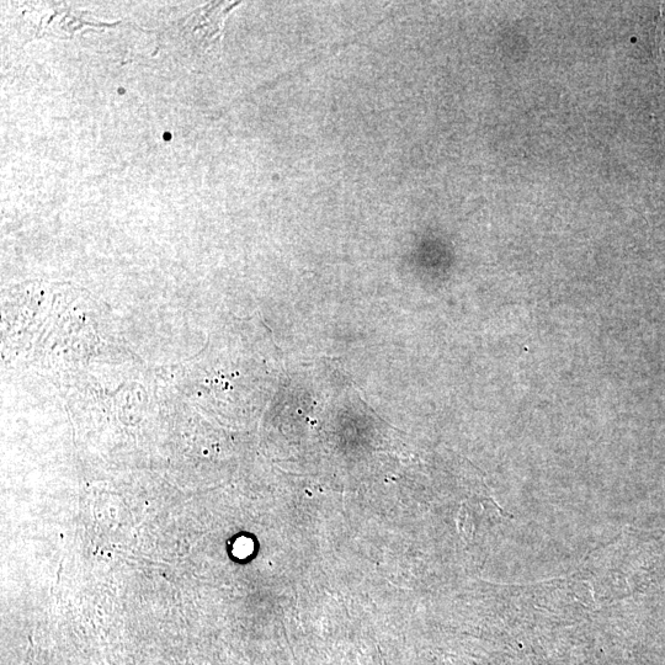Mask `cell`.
Instances as JSON below:
<instances>
[{"mask_svg":"<svg viewBox=\"0 0 665 665\" xmlns=\"http://www.w3.org/2000/svg\"><path fill=\"white\" fill-rule=\"evenodd\" d=\"M654 58H656L659 73L665 77V3H661L659 17L654 36Z\"/></svg>","mask_w":665,"mask_h":665,"instance_id":"cell-1","label":"cell"}]
</instances>
